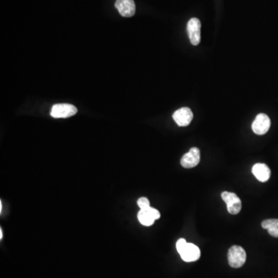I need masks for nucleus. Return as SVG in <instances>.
Returning a JSON list of instances; mask_svg holds the SVG:
<instances>
[{
    "label": "nucleus",
    "instance_id": "obj_1",
    "mask_svg": "<svg viewBox=\"0 0 278 278\" xmlns=\"http://www.w3.org/2000/svg\"><path fill=\"white\" fill-rule=\"evenodd\" d=\"M229 266L234 268H240L245 263L247 254L241 246H233L229 248L227 254Z\"/></svg>",
    "mask_w": 278,
    "mask_h": 278
},
{
    "label": "nucleus",
    "instance_id": "obj_2",
    "mask_svg": "<svg viewBox=\"0 0 278 278\" xmlns=\"http://www.w3.org/2000/svg\"><path fill=\"white\" fill-rule=\"evenodd\" d=\"M222 200L226 203L228 212L230 214L237 215L241 212L242 203L237 194L229 192H222L221 194Z\"/></svg>",
    "mask_w": 278,
    "mask_h": 278
},
{
    "label": "nucleus",
    "instance_id": "obj_3",
    "mask_svg": "<svg viewBox=\"0 0 278 278\" xmlns=\"http://www.w3.org/2000/svg\"><path fill=\"white\" fill-rule=\"evenodd\" d=\"M77 112V108L70 104H57L51 108V115L54 118H67L74 116Z\"/></svg>",
    "mask_w": 278,
    "mask_h": 278
},
{
    "label": "nucleus",
    "instance_id": "obj_4",
    "mask_svg": "<svg viewBox=\"0 0 278 278\" xmlns=\"http://www.w3.org/2000/svg\"><path fill=\"white\" fill-rule=\"evenodd\" d=\"M201 23L197 18H192L187 23V33L192 44L197 46L201 40Z\"/></svg>",
    "mask_w": 278,
    "mask_h": 278
},
{
    "label": "nucleus",
    "instance_id": "obj_5",
    "mask_svg": "<svg viewBox=\"0 0 278 278\" xmlns=\"http://www.w3.org/2000/svg\"><path fill=\"white\" fill-rule=\"evenodd\" d=\"M270 119L266 114H259L252 124V130L256 134L263 135L269 131L270 128Z\"/></svg>",
    "mask_w": 278,
    "mask_h": 278
},
{
    "label": "nucleus",
    "instance_id": "obj_6",
    "mask_svg": "<svg viewBox=\"0 0 278 278\" xmlns=\"http://www.w3.org/2000/svg\"><path fill=\"white\" fill-rule=\"evenodd\" d=\"M200 162V151L198 148L193 147L184 155L181 159V165L186 169H192L198 165Z\"/></svg>",
    "mask_w": 278,
    "mask_h": 278
},
{
    "label": "nucleus",
    "instance_id": "obj_7",
    "mask_svg": "<svg viewBox=\"0 0 278 278\" xmlns=\"http://www.w3.org/2000/svg\"><path fill=\"white\" fill-rule=\"evenodd\" d=\"M174 121L178 126H188L193 118V114L191 109L189 108H182L175 111L172 115Z\"/></svg>",
    "mask_w": 278,
    "mask_h": 278
},
{
    "label": "nucleus",
    "instance_id": "obj_8",
    "mask_svg": "<svg viewBox=\"0 0 278 278\" xmlns=\"http://www.w3.org/2000/svg\"><path fill=\"white\" fill-rule=\"evenodd\" d=\"M115 7L122 17H131L135 13L134 0H116Z\"/></svg>",
    "mask_w": 278,
    "mask_h": 278
},
{
    "label": "nucleus",
    "instance_id": "obj_9",
    "mask_svg": "<svg viewBox=\"0 0 278 278\" xmlns=\"http://www.w3.org/2000/svg\"><path fill=\"white\" fill-rule=\"evenodd\" d=\"M181 258L185 262L197 261L200 257V250L197 246L191 243H187L185 248L180 253Z\"/></svg>",
    "mask_w": 278,
    "mask_h": 278
},
{
    "label": "nucleus",
    "instance_id": "obj_10",
    "mask_svg": "<svg viewBox=\"0 0 278 278\" xmlns=\"http://www.w3.org/2000/svg\"><path fill=\"white\" fill-rule=\"evenodd\" d=\"M252 172L260 182H267L270 178V169L266 164L257 163L253 166Z\"/></svg>",
    "mask_w": 278,
    "mask_h": 278
},
{
    "label": "nucleus",
    "instance_id": "obj_11",
    "mask_svg": "<svg viewBox=\"0 0 278 278\" xmlns=\"http://www.w3.org/2000/svg\"><path fill=\"white\" fill-rule=\"evenodd\" d=\"M262 227L267 229L268 234L273 238H278V219H269L263 220L261 223Z\"/></svg>",
    "mask_w": 278,
    "mask_h": 278
},
{
    "label": "nucleus",
    "instance_id": "obj_12",
    "mask_svg": "<svg viewBox=\"0 0 278 278\" xmlns=\"http://www.w3.org/2000/svg\"><path fill=\"white\" fill-rule=\"evenodd\" d=\"M137 219L143 226H150L154 224L155 219L146 210H140L137 213Z\"/></svg>",
    "mask_w": 278,
    "mask_h": 278
},
{
    "label": "nucleus",
    "instance_id": "obj_13",
    "mask_svg": "<svg viewBox=\"0 0 278 278\" xmlns=\"http://www.w3.org/2000/svg\"><path fill=\"white\" fill-rule=\"evenodd\" d=\"M137 206L140 208V210H146L147 208L150 207V203L149 200L146 197H142L137 200Z\"/></svg>",
    "mask_w": 278,
    "mask_h": 278
},
{
    "label": "nucleus",
    "instance_id": "obj_14",
    "mask_svg": "<svg viewBox=\"0 0 278 278\" xmlns=\"http://www.w3.org/2000/svg\"><path fill=\"white\" fill-rule=\"evenodd\" d=\"M146 210L149 212V214H150L152 217L154 218L155 220H156V219H159V218H160V213H159V210H156L155 208H152L150 206V207L147 208Z\"/></svg>",
    "mask_w": 278,
    "mask_h": 278
},
{
    "label": "nucleus",
    "instance_id": "obj_15",
    "mask_svg": "<svg viewBox=\"0 0 278 278\" xmlns=\"http://www.w3.org/2000/svg\"><path fill=\"white\" fill-rule=\"evenodd\" d=\"M187 242L185 239L182 238V239L178 240L176 243V249L177 251H178V254L182 252V250L185 248L186 246H187Z\"/></svg>",
    "mask_w": 278,
    "mask_h": 278
},
{
    "label": "nucleus",
    "instance_id": "obj_16",
    "mask_svg": "<svg viewBox=\"0 0 278 278\" xmlns=\"http://www.w3.org/2000/svg\"><path fill=\"white\" fill-rule=\"evenodd\" d=\"M0 239H3V229H0Z\"/></svg>",
    "mask_w": 278,
    "mask_h": 278
}]
</instances>
